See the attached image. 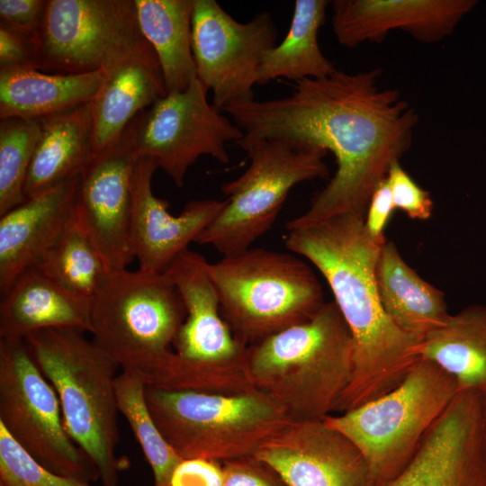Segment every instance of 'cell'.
Returning <instances> with one entry per match:
<instances>
[{"label":"cell","mask_w":486,"mask_h":486,"mask_svg":"<svg viewBox=\"0 0 486 486\" xmlns=\"http://www.w3.org/2000/svg\"><path fill=\"white\" fill-rule=\"evenodd\" d=\"M380 68L323 78H306L291 94L232 104L227 112L242 130V149L283 138L330 151L337 169L309 209L286 230L343 214L364 216L371 196L391 166L410 148L418 122L416 110L396 89L378 85Z\"/></svg>","instance_id":"cell-1"},{"label":"cell","mask_w":486,"mask_h":486,"mask_svg":"<svg viewBox=\"0 0 486 486\" xmlns=\"http://www.w3.org/2000/svg\"><path fill=\"white\" fill-rule=\"evenodd\" d=\"M287 231L286 248L322 274L353 338L352 379L336 410L348 411L394 389L420 358L422 340L400 330L382 306L375 266L385 242L369 235L358 214Z\"/></svg>","instance_id":"cell-2"},{"label":"cell","mask_w":486,"mask_h":486,"mask_svg":"<svg viewBox=\"0 0 486 486\" xmlns=\"http://www.w3.org/2000/svg\"><path fill=\"white\" fill-rule=\"evenodd\" d=\"M246 369L254 389L292 421L322 420L336 410L354 371V343L337 304L248 346Z\"/></svg>","instance_id":"cell-3"},{"label":"cell","mask_w":486,"mask_h":486,"mask_svg":"<svg viewBox=\"0 0 486 486\" xmlns=\"http://www.w3.org/2000/svg\"><path fill=\"white\" fill-rule=\"evenodd\" d=\"M86 333L46 328L23 340L58 395L68 435L96 467L103 486H116L119 474L129 466L117 454L120 366Z\"/></svg>","instance_id":"cell-4"},{"label":"cell","mask_w":486,"mask_h":486,"mask_svg":"<svg viewBox=\"0 0 486 486\" xmlns=\"http://www.w3.org/2000/svg\"><path fill=\"white\" fill-rule=\"evenodd\" d=\"M209 262L186 250L164 271L183 300L186 317L152 386L238 394L254 390L246 369L248 346L220 316Z\"/></svg>","instance_id":"cell-5"},{"label":"cell","mask_w":486,"mask_h":486,"mask_svg":"<svg viewBox=\"0 0 486 486\" xmlns=\"http://www.w3.org/2000/svg\"><path fill=\"white\" fill-rule=\"evenodd\" d=\"M220 310L248 346L310 319L325 302L310 266L295 254L248 248L208 264Z\"/></svg>","instance_id":"cell-6"},{"label":"cell","mask_w":486,"mask_h":486,"mask_svg":"<svg viewBox=\"0 0 486 486\" xmlns=\"http://www.w3.org/2000/svg\"><path fill=\"white\" fill-rule=\"evenodd\" d=\"M148 410L167 443L183 459L222 463L254 455L292 421L274 400L254 389L238 394L146 386Z\"/></svg>","instance_id":"cell-7"},{"label":"cell","mask_w":486,"mask_h":486,"mask_svg":"<svg viewBox=\"0 0 486 486\" xmlns=\"http://www.w3.org/2000/svg\"><path fill=\"white\" fill-rule=\"evenodd\" d=\"M91 300L92 339L122 372L145 382L186 317L176 285L164 272L107 271Z\"/></svg>","instance_id":"cell-8"},{"label":"cell","mask_w":486,"mask_h":486,"mask_svg":"<svg viewBox=\"0 0 486 486\" xmlns=\"http://www.w3.org/2000/svg\"><path fill=\"white\" fill-rule=\"evenodd\" d=\"M460 391L453 376L420 357L394 389L324 420L360 450L373 485L384 486L410 463Z\"/></svg>","instance_id":"cell-9"},{"label":"cell","mask_w":486,"mask_h":486,"mask_svg":"<svg viewBox=\"0 0 486 486\" xmlns=\"http://www.w3.org/2000/svg\"><path fill=\"white\" fill-rule=\"evenodd\" d=\"M243 150L249 166L222 184L225 205L195 239L223 256L250 248L272 227L292 187L328 176V151L319 146L274 138Z\"/></svg>","instance_id":"cell-10"},{"label":"cell","mask_w":486,"mask_h":486,"mask_svg":"<svg viewBox=\"0 0 486 486\" xmlns=\"http://www.w3.org/2000/svg\"><path fill=\"white\" fill-rule=\"evenodd\" d=\"M0 424L49 471L87 484L100 480L68 435L58 395L24 340L0 339Z\"/></svg>","instance_id":"cell-11"},{"label":"cell","mask_w":486,"mask_h":486,"mask_svg":"<svg viewBox=\"0 0 486 486\" xmlns=\"http://www.w3.org/2000/svg\"><path fill=\"white\" fill-rule=\"evenodd\" d=\"M149 47L134 0H47L33 67L58 74L105 71Z\"/></svg>","instance_id":"cell-12"},{"label":"cell","mask_w":486,"mask_h":486,"mask_svg":"<svg viewBox=\"0 0 486 486\" xmlns=\"http://www.w3.org/2000/svg\"><path fill=\"white\" fill-rule=\"evenodd\" d=\"M207 92L195 78L185 90L166 94L130 123L137 155L153 159L177 187L201 156L228 164L226 144L243 138L236 123L208 102Z\"/></svg>","instance_id":"cell-13"},{"label":"cell","mask_w":486,"mask_h":486,"mask_svg":"<svg viewBox=\"0 0 486 486\" xmlns=\"http://www.w3.org/2000/svg\"><path fill=\"white\" fill-rule=\"evenodd\" d=\"M276 39L268 12L239 22L215 0H194L192 50L197 78L212 91L217 110L255 99L262 59Z\"/></svg>","instance_id":"cell-14"},{"label":"cell","mask_w":486,"mask_h":486,"mask_svg":"<svg viewBox=\"0 0 486 486\" xmlns=\"http://www.w3.org/2000/svg\"><path fill=\"white\" fill-rule=\"evenodd\" d=\"M138 159L129 124L80 175L76 220L108 271L125 269L135 259L130 226Z\"/></svg>","instance_id":"cell-15"},{"label":"cell","mask_w":486,"mask_h":486,"mask_svg":"<svg viewBox=\"0 0 486 486\" xmlns=\"http://www.w3.org/2000/svg\"><path fill=\"white\" fill-rule=\"evenodd\" d=\"M254 456L287 486H374L360 450L324 419L290 421Z\"/></svg>","instance_id":"cell-16"},{"label":"cell","mask_w":486,"mask_h":486,"mask_svg":"<svg viewBox=\"0 0 486 486\" xmlns=\"http://www.w3.org/2000/svg\"><path fill=\"white\" fill-rule=\"evenodd\" d=\"M384 486H486L478 391L458 392L410 463Z\"/></svg>","instance_id":"cell-17"},{"label":"cell","mask_w":486,"mask_h":486,"mask_svg":"<svg viewBox=\"0 0 486 486\" xmlns=\"http://www.w3.org/2000/svg\"><path fill=\"white\" fill-rule=\"evenodd\" d=\"M158 166L148 158L139 157L133 189L130 238L139 269L163 273L188 245L212 222L225 205V200H194L178 215L169 211L167 201L157 197L151 180Z\"/></svg>","instance_id":"cell-18"},{"label":"cell","mask_w":486,"mask_h":486,"mask_svg":"<svg viewBox=\"0 0 486 486\" xmlns=\"http://www.w3.org/2000/svg\"><path fill=\"white\" fill-rule=\"evenodd\" d=\"M475 0H336L332 29L339 44L356 48L381 43L392 30H402L423 43L452 34L477 4Z\"/></svg>","instance_id":"cell-19"},{"label":"cell","mask_w":486,"mask_h":486,"mask_svg":"<svg viewBox=\"0 0 486 486\" xmlns=\"http://www.w3.org/2000/svg\"><path fill=\"white\" fill-rule=\"evenodd\" d=\"M80 176L27 198L0 216V292L35 267L76 218Z\"/></svg>","instance_id":"cell-20"},{"label":"cell","mask_w":486,"mask_h":486,"mask_svg":"<svg viewBox=\"0 0 486 486\" xmlns=\"http://www.w3.org/2000/svg\"><path fill=\"white\" fill-rule=\"evenodd\" d=\"M92 300L72 293L38 267L19 274L1 294L0 339L23 340L46 328L91 329Z\"/></svg>","instance_id":"cell-21"},{"label":"cell","mask_w":486,"mask_h":486,"mask_svg":"<svg viewBox=\"0 0 486 486\" xmlns=\"http://www.w3.org/2000/svg\"><path fill=\"white\" fill-rule=\"evenodd\" d=\"M166 94L152 47L105 70L104 83L92 101L94 156L113 144L140 112Z\"/></svg>","instance_id":"cell-22"},{"label":"cell","mask_w":486,"mask_h":486,"mask_svg":"<svg viewBox=\"0 0 486 486\" xmlns=\"http://www.w3.org/2000/svg\"><path fill=\"white\" fill-rule=\"evenodd\" d=\"M104 76V70L47 74L31 67L0 69V119L42 121L71 111L94 99Z\"/></svg>","instance_id":"cell-23"},{"label":"cell","mask_w":486,"mask_h":486,"mask_svg":"<svg viewBox=\"0 0 486 486\" xmlns=\"http://www.w3.org/2000/svg\"><path fill=\"white\" fill-rule=\"evenodd\" d=\"M382 306L403 332L420 340L440 328L448 316L445 294L412 269L394 243L386 240L375 266Z\"/></svg>","instance_id":"cell-24"},{"label":"cell","mask_w":486,"mask_h":486,"mask_svg":"<svg viewBox=\"0 0 486 486\" xmlns=\"http://www.w3.org/2000/svg\"><path fill=\"white\" fill-rule=\"evenodd\" d=\"M39 122L26 199L80 176L94 158L92 102Z\"/></svg>","instance_id":"cell-25"},{"label":"cell","mask_w":486,"mask_h":486,"mask_svg":"<svg viewBox=\"0 0 486 486\" xmlns=\"http://www.w3.org/2000/svg\"><path fill=\"white\" fill-rule=\"evenodd\" d=\"M137 20L158 58L166 93L197 78L192 50L194 0H134Z\"/></svg>","instance_id":"cell-26"},{"label":"cell","mask_w":486,"mask_h":486,"mask_svg":"<svg viewBox=\"0 0 486 486\" xmlns=\"http://www.w3.org/2000/svg\"><path fill=\"white\" fill-rule=\"evenodd\" d=\"M426 358L453 376L461 390L486 387V305H469L449 315L420 345Z\"/></svg>","instance_id":"cell-27"},{"label":"cell","mask_w":486,"mask_h":486,"mask_svg":"<svg viewBox=\"0 0 486 486\" xmlns=\"http://www.w3.org/2000/svg\"><path fill=\"white\" fill-rule=\"evenodd\" d=\"M328 4L327 0L295 1L289 31L280 44L265 53L257 85H266L279 77L295 82L323 78L337 70L322 53L318 41Z\"/></svg>","instance_id":"cell-28"},{"label":"cell","mask_w":486,"mask_h":486,"mask_svg":"<svg viewBox=\"0 0 486 486\" xmlns=\"http://www.w3.org/2000/svg\"><path fill=\"white\" fill-rule=\"evenodd\" d=\"M35 267L72 293L90 299L108 271L76 218Z\"/></svg>","instance_id":"cell-29"},{"label":"cell","mask_w":486,"mask_h":486,"mask_svg":"<svg viewBox=\"0 0 486 486\" xmlns=\"http://www.w3.org/2000/svg\"><path fill=\"white\" fill-rule=\"evenodd\" d=\"M146 386L140 378L121 371L116 379L118 409L152 470L154 486H170L173 473L183 459L156 425L147 404Z\"/></svg>","instance_id":"cell-30"},{"label":"cell","mask_w":486,"mask_h":486,"mask_svg":"<svg viewBox=\"0 0 486 486\" xmlns=\"http://www.w3.org/2000/svg\"><path fill=\"white\" fill-rule=\"evenodd\" d=\"M40 133L39 121H0V216L26 200L24 184Z\"/></svg>","instance_id":"cell-31"},{"label":"cell","mask_w":486,"mask_h":486,"mask_svg":"<svg viewBox=\"0 0 486 486\" xmlns=\"http://www.w3.org/2000/svg\"><path fill=\"white\" fill-rule=\"evenodd\" d=\"M0 486H90L56 474L33 459L0 424Z\"/></svg>","instance_id":"cell-32"},{"label":"cell","mask_w":486,"mask_h":486,"mask_svg":"<svg viewBox=\"0 0 486 486\" xmlns=\"http://www.w3.org/2000/svg\"><path fill=\"white\" fill-rule=\"evenodd\" d=\"M386 181L395 209L401 210L412 220H425L431 217L434 203L430 194L412 179L400 162L391 166Z\"/></svg>","instance_id":"cell-33"},{"label":"cell","mask_w":486,"mask_h":486,"mask_svg":"<svg viewBox=\"0 0 486 486\" xmlns=\"http://www.w3.org/2000/svg\"><path fill=\"white\" fill-rule=\"evenodd\" d=\"M46 0H0V26L33 44L39 33Z\"/></svg>","instance_id":"cell-34"},{"label":"cell","mask_w":486,"mask_h":486,"mask_svg":"<svg viewBox=\"0 0 486 486\" xmlns=\"http://www.w3.org/2000/svg\"><path fill=\"white\" fill-rule=\"evenodd\" d=\"M221 486H287L280 475L254 455L221 463Z\"/></svg>","instance_id":"cell-35"},{"label":"cell","mask_w":486,"mask_h":486,"mask_svg":"<svg viewBox=\"0 0 486 486\" xmlns=\"http://www.w3.org/2000/svg\"><path fill=\"white\" fill-rule=\"evenodd\" d=\"M221 463L205 459L183 460L175 470L170 486H221Z\"/></svg>","instance_id":"cell-36"},{"label":"cell","mask_w":486,"mask_h":486,"mask_svg":"<svg viewBox=\"0 0 486 486\" xmlns=\"http://www.w3.org/2000/svg\"><path fill=\"white\" fill-rule=\"evenodd\" d=\"M395 206L386 178L373 193L365 215L364 226L369 235L379 242H385L384 230L390 221Z\"/></svg>","instance_id":"cell-37"},{"label":"cell","mask_w":486,"mask_h":486,"mask_svg":"<svg viewBox=\"0 0 486 486\" xmlns=\"http://www.w3.org/2000/svg\"><path fill=\"white\" fill-rule=\"evenodd\" d=\"M25 67L34 68L32 43L0 26V69Z\"/></svg>","instance_id":"cell-38"},{"label":"cell","mask_w":486,"mask_h":486,"mask_svg":"<svg viewBox=\"0 0 486 486\" xmlns=\"http://www.w3.org/2000/svg\"><path fill=\"white\" fill-rule=\"evenodd\" d=\"M479 392L482 434L486 453V387Z\"/></svg>","instance_id":"cell-39"}]
</instances>
